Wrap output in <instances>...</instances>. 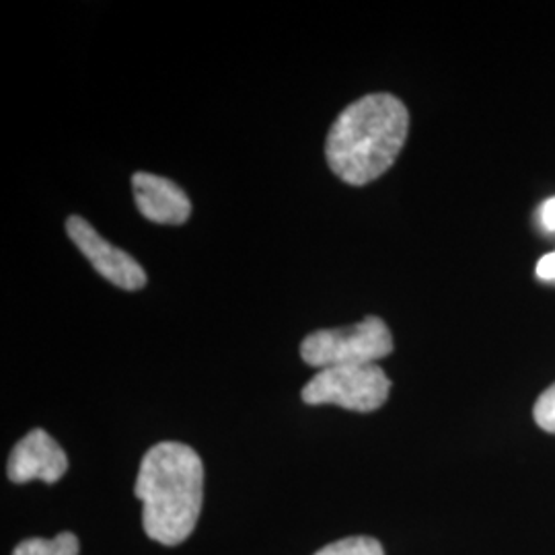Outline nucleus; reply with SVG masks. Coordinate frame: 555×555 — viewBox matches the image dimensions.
<instances>
[{"label":"nucleus","mask_w":555,"mask_h":555,"mask_svg":"<svg viewBox=\"0 0 555 555\" xmlns=\"http://www.w3.org/2000/svg\"><path fill=\"white\" fill-rule=\"evenodd\" d=\"M408 132L410 114L403 101L371 93L337 116L325 140V159L334 176L360 188L393 167Z\"/></svg>","instance_id":"nucleus-1"},{"label":"nucleus","mask_w":555,"mask_h":555,"mask_svg":"<svg viewBox=\"0 0 555 555\" xmlns=\"http://www.w3.org/2000/svg\"><path fill=\"white\" fill-rule=\"evenodd\" d=\"M134 494L142 502V527L160 545H179L194 533L204 500V465L198 453L165 440L140 463Z\"/></svg>","instance_id":"nucleus-2"},{"label":"nucleus","mask_w":555,"mask_h":555,"mask_svg":"<svg viewBox=\"0 0 555 555\" xmlns=\"http://www.w3.org/2000/svg\"><path fill=\"white\" fill-rule=\"evenodd\" d=\"M393 352V336L383 319H362L357 325L319 330L302 339L300 358L319 371L334 366L377 364Z\"/></svg>","instance_id":"nucleus-3"},{"label":"nucleus","mask_w":555,"mask_h":555,"mask_svg":"<svg viewBox=\"0 0 555 555\" xmlns=\"http://www.w3.org/2000/svg\"><path fill=\"white\" fill-rule=\"evenodd\" d=\"M391 393V380L378 364L323 369L311 378L300 397L309 405H339L350 412H377Z\"/></svg>","instance_id":"nucleus-4"},{"label":"nucleus","mask_w":555,"mask_h":555,"mask_svg":"<svg viewBox=\"0 0 555 555\" xmlns=\"http://www.w3.org/2000/svg\"><path fill=\"white\" fill-rule=\"evenodd\" d=\"M66 233L79 247L80 254L91 261L100 276L121 291H140L146 286V272L128 251L112 245L82 217L66 220Z\"/></svg>","instance_id":"nucleus-5"},{"label":"nucleus","mask_w":555,"mask_h":555,"mask_svg":"<svg viewBox=\"0 0 555 555\" xmlns=\"http://www.w3.org/2000/svg\"><path fill=\"white\" fill-rule=\"evenodd\" d=\"M68 469V459L59 442L46 430L36 428L21 438L13 447L7 476L13 483H27L41 479L46 483H56Z\"/></svg>","instance_id":"nucleus-6"},{"label":"nucleus","mask_w":555,"mask_h":555,"mask_svg":"<svg viewBox=\"0 0 555 555\" xmlns=\"http://www.w3.org/2000/svg\"><path fill=\"white\" fill-rule=\"evenodd\" d=\"M132 192L140 215L157 224H183L192 217V202L176 181L137 171Z\"/></svg>","instance_id":"nucleus-7"},{"label":"nucleus","mask_w":555,"mask_h":555,"mask_svg":"<svg viewBox=\"0 0 555 555\" xmlns=\"http://www.w3.org/2000/svg\"><path fill=\"white\" fill-rule=\"evenodd\" d=\"M13 555H79V539L73 533H60L54 539H25Z\"/></svg>","instance_id":"nucleus-8"},{"label":"nucleus","mask_w":555,"mask_h":555,"mask_svg":"<svg viewBox=\"0 0 555 555\" xmlns=\"http://www.w3.org/2000/svg\"><path fill=\"white\" fill-rule=\"evenodd\" d=\"M315 555H385V552L373 537H346L321 547Z\"/></svg>","instance_id":"nucleus-9"},{"label":"nucleus","mask_w":555,"mask_h":555,"mask_svg":"<svg viewBox=\"0 0 555 555\" xmlns=\"http://www.w3.org/2000/svg\"><path fill=\"white\" fill-rule=\"evenodd\" d=\"M533 416L541 430L555 435V383L537 399Z\"/></svg>","instance_id":"nucleus-10"},{"label":"nucleus","mask_w":555,"mask_h":555,"mask_svg":"<svg viewBox=\"0 0 555 555\" xmlns=\"http://www.w3.org/2000/svg\"><path fill=\"white\" fill-rule=\"evenodd\" d=\"M539 222L547 233H555V198H550L541 204Z\"/></svg>","instance_id":"nucleus-11"},{"label":"nucleus","mask_w":555,"mask_h":555,"mask_svg":"<svg viewBox=\"0 0 555 555\" xmlns=\"http://www.w3.org/2000/svg\"><path fill=\"white\" fill-rule=\"evenodd\" d=\"M535 274L545 282H555V251L537 261Z\"/></svg>","instance_id":"nucleus-12"}]
</instances>
